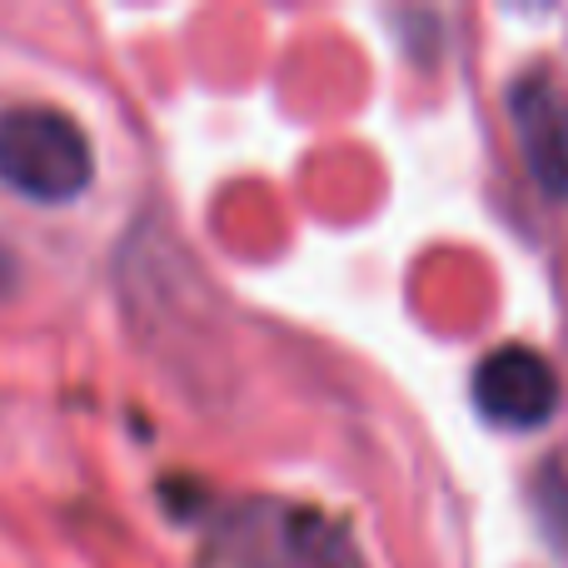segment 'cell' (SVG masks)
<instances>
[{"mask_svg":"<svg viewBox=\"0 0 568 568\" xmlns=\"http://www.w3.org/2000/svg\"><path fill=\"white\" fill-rule=\"evenodd\" d=\"M95 175L90 140L65 110L16 105L0 115V180L45 205H65Z\"/></svg>","mask_w":568,"mask_h":568,"instance_id":"obj_2","label":"cell"},{"mask_svg":"<svg viewBox=\"0 0 568 568\" xmlns=\"http://www.w3.org/2000/svg\"><path fill=\"white\" fill-rule=\"evenodd\" d=\"M215 564L225 568H364L339 519L284 499H250L220 519Z\"/></svg>","mask_w":568,"mask_h":568,"instance_id":"obj_1","label":"cell"},{"mask_svg":"<svg viewBox=\"0 0 568 568\" xmlns=\"http://www.w3.org/2000/svg\"><path fill=\"white\" fill-rule=\"evenodd\" d=\"M514 120H519L524 160H529L534 180L549 195H568V120L544 80H524L514 90Z\"/></svg>","mask_w":568,"mask_h":568,"instance_id":"obj_4","label":"cell"},{"mask_svg":"<svg viewBox=\"0 0 568 568\" xmlns=\"http://www.w3.org/2000/svg\"><path fill=\"white\" fill-rule=\"evenodd\" d=\"M474 399H479L484 419H494L499 429H539L559 414V374L539 349L524 344H504L474 374Z\"/></svg>","mask_w":568,"mask_h":568,"instance_id":"obj_3","label":"cell"},{"mask_svg":"<svg viewBox=\"0 0 568 568\" xmlns=\"http://www.w3.org/2000/svg\"><path fill=\"white\" fill-rule=\"evenodd\" d=\"M6 280H10V255L0 250V284H6Z\"/></svg>","mask_w":568,"mask_h":568,"instance_id":"obj_5","label":"cell"}]
</instances>
